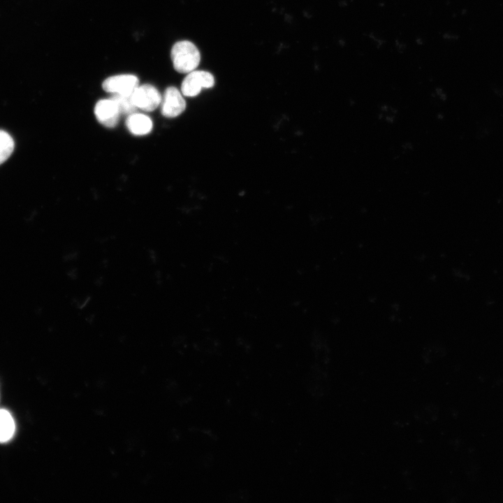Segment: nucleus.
I'll return each instance as SVG.
<instances>
[{
  "label": "nucleus",
  "mask_w": 503,
  "mask_h": 503,
  "mask_svg": "<svg viewBox=\"0 0 503 503\" xmlns=\"http://www.w3.org/2000/svg\"><path fill=\"white\" fill-rule=\"evenodd\" d=\"M170 57L175 71L181 73H189L198 67L201 54L197 47L189 41L175 43L170 52Z\"/></svg>",
  "instance_id": "1"
},
{
  "label": "nucleus",
  "mask_w": 503,
  "mask_h": 503,
  "mask_svg": "<svg viewBox=\"0 0 503 503\" xmlns=\"http://www.w3.org/2000/svg\"><path fill=\"white\" fill-rule=\"evenodd\" d=\"M131 98L137 108L148 112L154 110L162 100L158 89L150 84L138 85L131 94Z\"/></svg>",
  "instance_id": "2"
},
{
  "label": "nucleus",
  "mask_w": 503,
  "mask_h": 503,
  "mask_svg": "<svg viewBox=\"0 0 503 503\" xmlns=\"http://www.w3.org/2000/svg\"><path fill=\"white\" fill-rule=\"evenodd\" d=\"M213 75L205 71H193L187 74L182 82L181 92L185 96H196L202 88L214 86Z\"/></svg>",
  "instance_id": "3"
},
{
  "label": "nucleus",
  "mask_w": 503,
  "mask_h": 503,
  "mask_svg": "<svg viewBox=\"0 0 503 503\" xmlns=\"http://www.w3.org/2000/svg\"><path fill=\"white\" fill-rule=\"evenodd\" d=\"M139 80L133 74H120L106 78L102 87L106 92L112 94L129 95L138 86Z\"/></svg>",
  "instance_id": "4"
},
{
  "label": "nucleus",
  "mask_w": 503,
  "mask_h": 503,
  "mask_svg": "<svg viewBox=\"0 0 503 503\" xmlns=\"http://www.w3.org/2000/svg\"><path fill=\"white\" fill-rule=\"evenodd\" d=\"M182 95L175 87L166 89L161 102V110L163 116L175 117L185 110L186 102Z\"/></svg>",
  "instance_id": "5"
},
{
  "label": "nucleus",
  "mask_w": 503,
  "mask_h": 503,
  "mask_svg": "<svg viewBox=\"0 0 503 503\" xmlns=\"http://www.w3.org/2000/svg\"><path fill=\"white\" fill-rule=\"evenodd\" d=\"M94 114L101 124L112 128L117 125L120 112L116 103L110 98L99 101L95 105Z\"/></svg>",
  "instance_id": "6"
},
{
  "label": "nucleus",
  "mask_w": 503,
  "mask_h": 503,
  "mask_svg": "<svg viewBox=\"0 0 503 503\" xmlns=\"http://www.w3.org/2000/svg\"><path fill=\"white\" fill-rule=\"evenodd\" d=\"M126 125L129 131L138 136L149 133L152 129V122L147 115L141 113H132L126 120Z\"/></svg>",
  "instance_id": "7"
},
{
  "label": "nucleus",
  "mask_w": 503,
  "mask_h": 503,
  "mask_svg": "<svg viewBox=\"0 0 503 503\" xmlns=\"http://www.w3.org/2000/svg\"><path fill=\"white\" fill-rule=\"evenodd\" d=\"M15 432V423L11 414L6 409H0V442L11 439Z\"/></svg>",
  "instance_id": "8"
},
{
  "label": "nucleus",
  "mask_w": 503,
  "mask_h": 503,
  "mask_svg": "<svg viewBox=\"0 0 503 503\" xmlns=\"http://www.w3.org/2000/svg\"><path fill=\"white\" fill-rule=\"evenodd\" d=\"M14 150V141L6 131L0 130V165L6 161Z\"/></svg>",
  "instance_id": "9"
},
{
  "label": "nucleus",
  "mask_w": 503,
  "mask_h": 503,
  "mask_svg": "<svg viewBox=\"0 0 503 503\" xmlns=\"http://www.w3.org/2000/svg\"><path fill=\"white\" fill-rule=\"evenodd\" d=\"M111 99L116 103L120 114L129 115L134 113L137 109L131 100V94H113Z\"/></svg>",
  "instance_id": "10"
}]
</instances>
